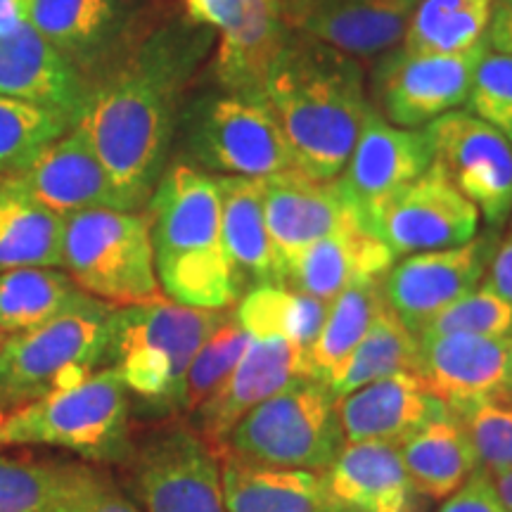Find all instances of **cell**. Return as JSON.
<instances>
[{"label": "cell", "instance_id": "obj_13", "mask_svg": "<svg viewBox=\"0 0 512 512\" xmlns=\"http://www.w3.org/2000/svg\"><path fill=\"white\" fill-rule=\"evenodd\" d=\"M133 489L145 512H226L219 451L185 427L159 432L140 448Z\"/></svg>", "mask_w": 512, "mask_h": 512}, {"label": "cell", "instance_id": "obj_27", "mask_svg": "<svg viewBox=\"0 0 512 512\" xmlns=\"http://www.w3.org/2000/svg\"><path fill=\"white\" fill-rule=\"evenodd\" d=\"M323 479L349 512H411L418 496L399 446L387 441L344 444Z\"/></svg>", "mask_w": 512, "mask_h": 512}, {"label": "cell", "instance_id": "obj_36", "mask_svg": "<svg viewBox=\"0 0 512 512\" xmlns=\"http://www.w3.org/2000/svg\"><path fill=\"white\" fill-rule=\"evenodd\" d=\"M72 126L74 121L64 114L0 95V176L22 171Z\"/></svg>", "mask_w": 512, "mask_h": 512}, {"label": "cell", "instance_id": "obj_21", "mask_svg": "<svg viewBox=\"0 0 512 512\" xmlns=\"http://www.w3.org/2000/svg\"><path fill=\"white\" fill-rule=\"evenodd\" d=\"M31 195L62 219L86 209H121L110 178L79 126L43 147L31 162L17 171Z\"/></svg>", "mask_w": 512, "mask_h": 512}, {"label": "cell", "instance_id": "obj_15", "mask_svg": "<svg viewBox=\"0 0 512 512\" xmlns=\"http://www.w3.org/2000/svg\"><path fill=\"white\" fill-rule=\"evenodd\" d=\"M195 22L221 31L216 72L233 95L261 98L264 83L278 62L290 29L275 0H185Z\"/></svg>", "mask_w": 512, "mask_h": 512}, {"label": "cell", "instance_id": "obj_24", "mask_svg": "<svg viewBox=\"0 0 512 512\" xmlns=\"http://www.w3.org/2000/svg\"><path fill=\"white\" fill-rule=\"evenodd\" d=\"M216 188L221 197L223 252L240 297L254 287H283L280 261L264 219L261 178L219 176Z\"/></svg>", "mask_w": 512, "mask_h": 512}, {"label": "cell", "instance_id": "obj_29", "mask_svg": "<svg viewBox=\"0 0 512 512\" xmlns=\"http://www.w3.org/2000/svg\"><path fill=\"white\" fill-rule=\"evenodd\" d=\"M64 219L43 207L17 174L0 176V273L62 264Z\"/></svg>", "mask_w": 512, "mask_h": 512}, {"label": "cell", "instance_id": "obj_45", "mask_svg": "<svg viewBox=\"0 0 512 512\" xmlns=\"http://www.w3.org/2000/svg\"><path fill=\"white\" fill-rule=\"evenodd\" d=\"M486 43L494 53L512 55V0H494Z\"/></svg>", "mask_w": 512, "mask_h": 512}, {"label": "cell", "instance_id": "obj_17", "mask_svg": "<svg viewBox=\"0 0 512 512\" xmlns=\"http://www.w3.org/2000/svg\"><path fill=\"white\" fill-rule=\"evenodd\" d=\"M420 0H283L285 27L347 57L399 46Z\"/></svg>", "mask_w": 512, "mask_h": 512}, {"label": "cell", "instance_id": "obj_14", "mask_svg": "<svg viewBox=\"0 0 512 512\" xmlns=\"http://www.w3.org/2000/svg\"><path fill=\"white\" fill-rule=\"evenodd\" d=\"M496 247V235L486 233L465 245L406 256L382 278L389 309L420 337L441 311L477 290L489 271Z\"/></svg>", "mask_w": 512, "mask_h": 512}, {"label": "cell", "instance_id": "obj_50", "mask_svg": "<svg viewBox=\"0 0 512 512\" xmlns=\"http://www.w3.org/2000/svg\"><path fill=\"white\" fill-rule=\"evenodd\" d=\"M510 230H512V214H510Z\"/></svg>", "mask_w": 512, "mask_h": 512}, {"label": "cell", "instance_id": "obj_30", "mask_svg": "<svg viewBox=\"0 0 512 512\" xmlns=\"http://www.w3.org/2000/svg\"><path fill=\"white\" fill-rule=\"evenodd\" d=\"M384 278V275H382ZM382 278L358 280L330 302L323 328L306 349V375L328 382L387 306Z\"/></svg>", "mask_w": 512, "mask_h": 512}, {"label": "cell", "instance_id": "obj_4", "mask_svg": "<svg viewBox=\"0 0 512 512\" xmlns=\"http://www.w3.org/2000/svg\"><path fill=\"white\" fill-rule=\"evenodd\" d=\"M226 311L195 309L171 302L164 294L143 304L121 306L112 313L107 361L138 399L155 408H181L192 358Z\"/></svg>", "mask_w": 512, "mask_h": 512}, {"label": "cell", "instance_id": "obj_10", "mask_svg": "<svg viewBox=\"0 0 512 512\" xmlns=\"http://www.w3.org/2000/svg\"><path fill=\"white\" fill-rule=\"evenodd\" d=\"M489 50L482 38L460 53H408L399 48L387 55L375 76L384 117L394 126L418 128L465 105Z\"/></svg>", "mask_w": 512, "mask_h": 512}, {"label": "cell", "instance_id": "obj_8", "mask_svg": "<svg viewBox=\"0 0 512 512\" xmlns=\"http://www.w3.org/2000/svg\"><path fill=\"white\" fill-rule=\"evenodd\" d=\"M337 399L328 382L297 377L252 408L219 448L256 463L323 475L347 444Z\"/></svg>", "mask_w": 512, "mask_h": 512}, {"label": "cell", "instance_id": "obj_31", "mask_svg": "<svg viewBox=\"0 0 512 512\" xmlns=\"http://www.w3.org/2000/svg\"><path fill=\"white\" fill-rule=\"evenodd\" d=\"M93 470L0 458V512H76Z\"/></svg>", "mask_w": 512, "mask_h": 512}, {"label": "cell", "instance_id": "obj_28", "mask_svg": "<svg viewBox=\"0 0 512 512\" xmlns=\"http://www.w3.org/2000/svg\"><path fill=\"white\" fill-rule=\"evenodd\" d=\"M399 453L415 491L432 501H446L479 470L475 446L448 408L403 441Z\"/></svg>", "mask_w": 512, "mask_h": 512}, {"label": "cell", "instance_id": "obj_9", "mask_svg": "<svg viewBox=\"0 0 512 512\" xmlns=\"http://www.w3.org/2000/svg\"><path fill=\"white\" fill-rule=\"evenodd\" d=\"M370 233L394 256L448 249L475 240L479 211L453 185L439 162L380 202L370 216Z\"/></svg>", "mask_w": 512, "mask_h": 512}, {"label": "cell", "instance_id": "obj_20", "mask_svg": "<svg viewBox=\"0 0 512 512\" xmlns=\"http://www.w3.org/2000/svg\"><path fill=\"white\" fill-rule=\"evenodd\" d=\"M306 375V349L285 337H249L245 354L226 382L197 408L202 437L221 446L252 408Z\"/></svg>", "mask_w": 512, "mask_h": 512}, {"label": "cell", "instance_id": "obj_18", "mask_svg": "<svg viewBox=\"0 0 512 512\" xmlns=\"http://www.w3.org/2000/svg\"><path fill=\"white\" fill-rule=\"evenodd\" d=\"M413 375L446 406L512 401V337L420 335Z\"/></svg>", "mask_w": 512, "mask_h": 512}, {"label": "cell", "instance_id": "obj_5", "mask_svg": "<svg viewBox=\"0 0 512 512\" xmlns=\"http://www.w3.org/2000/svg\"><path fill=\"white\" fill-rule=\"evenodd\" d=\"M128 389L114 366L0 411V448L50 446L91 460H121L128 441Z\"/></svg>", "mask_w": 512, "mask_h": 512}, {"label": "cell", "instance_id": "obj_22", "mask_svg": "<svg viewBox=\"0 0 512 512\" xmlns=\"http://www.w3.org/2000/svg\"><path fill=\"white\" fill-rule=\"evenodd\" d=\"M413 373H394L337 399V413L347 444L387 441L401 446L422 425L446 411Z\"/></svg>", "mask_w": 512, "mask_h": 512}, {"label": "cell", "instance_id": "obj_46", "mask_svg": "<svg viewBox=\"0 0 512 512\" xmlns=\"http://www.w3.org/2000/svg\"><path fill=\"white\" fill-rule=\"evenodd\" d=\"M34 0H0V36L29 22Z\"/></svg>", "mask_w": 512, "mask_h": 512}, {"label": "cell", "instance_id": "obj_25", "mask_svg": "<svg viewBox=\"0 0 512 512\" xmlns=\"http://www.w3.org/2000/svg\"><path fill=\"white\" fill-rule=\"evenodd\" d=\"M0 95L46 107L72 121L83 107L67 57L31 22L0 36Z\"/></svg>", "mask_w": 512, "mask_h": 512}, {"label": "cell", "instance_id": "obj_3", "mask_svg": "<svg viewBox=\"0 0 512 512\" xmlns=\"http://www.w3.org/2000/svg\"><path fill=\"white\" fill-rule=\"evenodd\" d=\"M79 126L117 192L121 209L138 211L159 183L169 138V107L150 74H126L83 100Z\"/></svg>", "mask_w": 512, "mask_h": 512}, {"label": "cell", "instance_id": "obj_39", "mask_svg": "<svg viewBox=\"0 0 512 512\" xmlns=\"http://www.w3.org/2000/svg\"><path fill=\"white\" fill-rule=\"evenodd\" d=\"M448 411L465 427L484 472L501 477L512 470V401L453 403Z\"/></svg>", "mask_w": 512, "mask_h": 512}, {"label": "cell", "instance_id": "obj_12", "mask_svg": "<svg viewBox=\"0 0 512 512\" xmlns=\"http://www.w3.org/2000/svg\"><path fill=\"white\" fill-rule=\"evenodd\" d=\"M192 155L223 176L264 178L294 169L292 147L266 102L228 95L211 102L192 128Z\"/></svg>", "mask_w": 512, "mask_h": 512}, {"label": "cell", "instance_id": "obj_11", "mask_svg": "<svg viewBox=\"0 0 512 512\" xmlns=\"http://www.w3.org/2000/svg\"><path fill=\"white\" fill-rule=\"evenodd\" d=\"M434 162L444 166L453 185L475 204L491 228L512 214L510 140L470 112H446L425 128Z\"/></svg>", "mask_w": 512, "mask_h": 512}, {"label": "cell", "instance_id": "obj_37", "mask_svg": "<svg viewBox=\"0 0 512 512\" xmlns=\"http://www.w3.org/2000/svg\"><path fill=\"white\" fill-rule=\"evenodd\" d=\"M247 344L249 335L235 318V311L228 309L221 323L211 330V335L204 339L200 351L192 358L183 382V411L195 413L226 382V377L233 373V368L245 354Z\"/></svg>", "mask_w": 512, "mask_h": 512}, {"label": "cell", "instance_id": "obj_49", "mask_svg": "<svg viewBox=\"0 0 512 512\" xmlns=\"http://www.w3.org/2000/svg\"><path fill=\"white\" fill-rule=\"evenodd\" d=\"M510 399H512V373H510Z\"/></svg>", "mask_w": 512, "mask_h": 512}, {"label": "cell", "instance_id": "obj_40", "mask_svg": "<svg viewBox=\"0 0 512 512\" xmlns=\"http://www.w3.org/2000/svg\"><path fill=\"white\" fill-rule=\"evenodd\" d=\"M420 335L512 337V304L482 285L441 311Z\"/></svg>", "mask_w": 512, "mask_h": 512}, {"label": "cell", "instance_id": "obj_6", "mask_svg": "<svg viewBox=\"0 0 512 512\" xmlns=\"http://www.w3.org/2000/svg\"><path fill=\"white\" fill-rule=\"evenodd\" d=\"M114 306L83 297L72 309L15 332L0 349V411L69 387L107 361Z\"/></svg>", "mask_w": 512, "mask_h": 512}, {"label": "cell", "instance_id": "obj_48", "mask_svg": "<svg viewBox=\"0 0 512 512\" xmlns=\"http://www.w3.org/2000/svg\"><path fill=\"white\" fill-rule=\"evenodd\" d=\"M5 339H8V332H3V330H0V349H3Z\"/></svg>", "mask_w": 512, "mask_h": 512}, {"label": "cell", "instance_id": "obj_19", "mask_svg": "<svg viewBox=\"0 0 512 512\" xmlns=\"http://www.w3.org/2000/svg\"><path fill=\"white\" fill-rule=\"evenodd\" d=\"M432 162V145L425 131L394 126L373 112L337 181L370 226V216L380 202L425 174Z\"/></svg>", "mask_w": 512, "mask_h": 512}, {"label": "cell", "instance_id": "obj_38", "mask_svg": "<svg viewBox=\"0 0 512 512\" xmlns=\"http://www.w3.org/2000/svg\"><path fill=\"white\" fill-rule=\"evenodd\" d=\"M112 19V0H34L29 22L57 50H81L100 41Z\"/></svg>", "mask_w": 512, "mask_h": 512}, {"label": "cell", "instance_id": "obj_23", "mask_svg": "<svg viewBox=\"0 0 512 512\" xmlns=\"http://www.w3.org/2000/svg\"><path fill=\"white\" fill-rule=\"evenodd\" d=\"M226 512H349L320 472L273 467L219 448Z\"/></svg>", "mask_w": 512, "mask_h": 512}, {"label": "cell", "instance_id": "obj_47", "mask_svg": "<svg viewBox=\"0 0 512 512\" xmlns=\"http://www.w3.org/2000/svg\"><path fill=\"white\" fill-rule=\"evenodd\" d=\"M494 482H496L498 496H501L505 510L512 512V470L505 472V475H501V477H494Z\"/></svg>", "mask_w": 512, "mask_h": 512}, {"label": "cell", "instance_id": "obj_26", "mask_svg": "<svg viewBox=\"0 0 512 512\" xmlns=\"http://www.w3.org/2000/svg\"><path fill=\"white\" fill-rule=\"evenodd\" d=\"M396 256L368 228L339 230L313 242L283 266V287L332 302L358 280L382 278Z\"/></svg>", "mask_w": 512, "mask_h": 512}, {"label": "cell", "instance_id": "obj_7", "mask_svg": "<svg viewBox=\"0 0 512 512\" xmlns=\"http://www.w3.org/2000/svg\"><path fill=\"white\" fill-rule=\"evenodd\" d=\"M60 268L81 292L114 309L162 294L147 211L100 207L67 216Z\"/></svg>", "mask_w": 512, "mask_h": 512}, {"label": "cell", "instance_id": "obj_41", "mask_svg": "<svg viewBox=\"0 0 512 512\" xmlns=\"http://www.w3.org/2000/svg\"><path fill=\"white\" fill-rule=\"evenodd\" d=\"M465 105L467 112L501 131L512 145V55L494 50L484 55Z\"/></svg>", "mask_w": 512, "mask_h": 512}, {"label": "cell", "instance_id": "obj_1", "mask_svg": "<svg viewBox=\"0 0 512 512\" xmlns=\"http://www.w3.org/2000/svg\"><path fill=\"white\" fill-rule=\"evenodd\" d=\"M259 100L283 128L294 169L316 181L342 174L373 114L354 57L306 36L287 41Z\"/></svg>", "mask_w": 512, "mask_h": 512}, {"label": "cell", "instance_id": "obj_42", "mask_svg": "<svg viewBox=\"0 0 512 512\" xmlns=\"http://www.w3.org/2000/svg\"><path fill=\"white\" fill-rule=\"evenodd\" d=\"M439 512H508L498 496L496 482L482 467L460 486L456 494L446 498Z\"/></svg>", "mask_w": 512, "mask_h": 512}, {"label": "cell", "instance_id": "obj_51", "mask_svg": "<svg viewBox=\"0 0 512 512\" xmlns=\"http://www.w3.org/2000/svg\"><path fill=\"white\" fill-rule=\"evenodd\" d=\"M275 3H283V0H275Z\"/></svg>", "mask_w": 512, "mask_h": 512}, {"label": "cell", "instance_id": "obj_2", "mask_svg": "<svg viewBox=\"0 0 512 512\" xmlns=\"http://www.w3.org/2000/svg\"><path fill=\"white\" fill-rule=\"evenodd\" d=\"M147 207L164 297L211 311L238 304L240 292L223 252L216 178L188 164L171 166L159 178Z\"/></svg>", "mask_w": 512, "mask_h": 512}, {"label": "cell", "instance_id": "obj_34", "mask_svg": "<svg viewBox=\"0 0 512 512\" xmlns=\"http://www.w3.org/2000/svg\"><path fill=\"white\" fill-rule=\"evenodd\" d=\"M330 302L294 292L290 287H254L238 299L235 318L249 337H285L309 349L323 328Z\"/></svg>", "mask_w": 512, "mask_h": 512}, {"label": "cell", "instance_id": "obj_16", "mask_svg": "<svg viewBox=\"0 0 512 512\" xmlns=\"http://www.w3.org/2000/svg\"><path fill=\"white\" fill-rule=\"evenodd\" d=\"M261 190L266 228L280 261V273L287 261L313 242L339 230L368 228L337 178L316 181L299 169H287L261 178Z\"/></svg>", "mask_w": 512, "mask_h": 512}, {"label": "cell", "instance_id": "obj_35", "mask_svg": "<svg viewBox=\"0 0 512 512\" xmlns=\"http://www.w3.org/2000/svg\"><path fill=\"white\" fill-rule=\"evenodd\" d=\"M494 0H420L401 48L408 53H460L486 38Z\"/></svg>", "mask_w": 512, "mask_h": 512}, {"label": "cell", "instance_id": "obj_32", "mask_svg": "<svg viewBox=\"0 0 512 512\" xmlns=\"http://www.w3.org/2000/svg\"><path fill=\"white\" fill-rule=\"evenodd\" d=\"M418 351V335H413L387 304L354 351L328 377V384L337 396H347L387 375L413 373Z\"/></svg>", "mask_w": 512, "mask_h": 512}, {"label": "cell", "instance_id": "obj_33", "mask_svg": "<svg viewBox=\"0 0 512 512\" xmlns=\"http://www.w3.org/2000/svg\"><path fill=\"white\" fill-rule=\"evenodd\" d=\"M86 292L62 268L27 266L0 273V330L15 335L60 316Z\"/></svg>", "mask_w": 512, "mask_h": 512}, {"label": "cell", "instance_id": "obj_43", "mask_svg": "<svg viewBox=\"0 0 512 512\" xmlns=\"http://www.w3.org/2000/svg\"><path fill=\"white\" fill-rule=\"evenodd\" d=\"M76 512H145L140 510L136 503L128 501L126 496H121L114 486L102 479L100 475L91 477L86 491H83V498L79 503Z\"/></svg>", "mask_w": 512, "mask_h": 512}, {"label": "cell", "instance_id": "obj_44", "mask_svg": "<svg viewBox=\"0 0 512 512\" xmlns=\"http://www.w3.org/2000/svg\"><path fill=\"white\" fill-rule=\"evenodd\" d=\"M482 285L489 287L491 292L501 294L505 302L512 304V230L498 242Z\"/></svg>", "mask_w": 512, "mask_h": 512}]
</instances>
